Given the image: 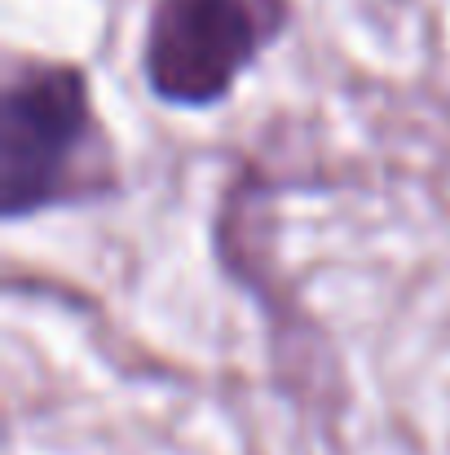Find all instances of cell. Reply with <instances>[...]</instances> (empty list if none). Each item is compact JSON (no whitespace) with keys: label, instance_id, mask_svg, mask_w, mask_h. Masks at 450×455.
<instances>
[{"label":"cell","instance_id":"6da1fadb","mask_svg":"<svg viewBox=\"0 0 450 455\" xmlns=\"http://www.w3.org/2000/svg\"><path fill=\"white\" fill-rule=\"evenodd\" d=\"M111 186L89 84L75 67L22 62L9 71L0 111V199L4 217H27Z\"/></svg>","mask_w":450,"mask_h":455},{"label":"cell","instance_id":"7a4b0ae2","mask_svg":"<svg viewBox=\"0 0 450 455\" xmlns=\"http://www.w3.org/2000/svg\"><path fill=\"white\" fill-rule=\"evenodd\" d=\"M283 0H154L146 80L163 102L208 107L283 31Z\"/></svg>","mask_w":450,"mask_h":455}]
</instances>
